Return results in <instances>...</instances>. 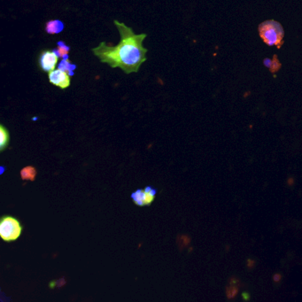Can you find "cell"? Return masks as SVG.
<instances>
[{"instance_id": "1", "label": "cell", "mask_w": 302, "mask_h": 302, "mask_svg": "<svg viewBox=\"0 0 302 302\" xmlns=\"http://www.w3.org/2000/svg\"><path fill=\"white\" fill-rule=\"evenodd\" d=\"M121 35V41L113 47L102 42L98 47L93 48V53L103 63L111 67H120L125 74L137 73L139 67L146 61V52L143 42L146 34L137 35L131 28L123 22L114 21Z\"/></svg>"}, {"instance_id": "2", "label": "cell", "mask_w": 302, "mask_h": 302, "mask_svg": "<svg viewBox=\"0 0 302 302\" xmlns=\"http://www.w3.org/2000/svg\"><path fill=\"white\" fill-rule=\"evenodd\" d=\"M258 30L262 40L269 47L276 46L277 48L282 47L285 32L279 22L273 20L264 21L259 25Z\"/></svg>"}, {"instance_id": "3", "label": "cell", "mask_w": 302, "mask_h": 302, "mask_svg": "<svg viewBox=\"0 0 302 302\" xmlns=\"http://www.w3.org/2000/svg\"><path fill=\"white\" fill-rule=\"evenodd\" d=\"M22 232L20 222L12 216H4L0 223V236L5 242L17 240Z\"/></svg>"}, {"instance_id": "4", "label": "cell", "mask_w": 302, "mask_h": 302, "mask_svg": "<svg viewBox=\"0 0 302 302\" xmlns=\"http://www.w3.org/2000/svg\"><path fill=\"white\" fill-rule=\"evenodd\" d=\"M59 57L53 51H43L39 56V66L43 71L51 73L55 69Z\"/></svg>"}, {"instance_id": "5", "label": "cell", "mask_w": 302, "mask_h": 302, "mask_svg": "<svg viewBox=\"0 0 302 302\" xmlns=\"http://www.w3.org/2000/svg\"><path fill=\"white\" fill-rule=\"evenodd\" d=\"M49 81L51 84L61 89H66L70 85V77L66 72L62 71L59 68L49 73Z\"/></svg>"}, {"instance_id": "6", "label": "cell", "mask_w": 302, "mask_h": 302, "mask_svg": "<svg viewBox=\"0 0 302 302\" xmlns=\"http://www.w3.org/2000/svg\"><path fill=\"white\" fill-rule=\"evenodd\" d=\"M134 203L139 207L150 206L154 200V195L145 191L144 190L139 189L131 194Z\"/></svg>"}, {"instance_id": "7", "label": "cell", "mask_w": 302, "mask_h": 302, "mask_svg": "<svg viewBox=\"0 0 302 302\" xmlns=\"http://www.w3.org/2000/svg\"><path fill=\"white\" fill-rule=\"evenodd\" d=\"M64 23L59 20H52L47 21L46 25V31L50 35H55L61 33L64 30Z\"/></svg>"}, {"instance_id": "8", "label": "cell", "mask_w": 302, "mask_h": 302, "mask_svg": "<svg viewBox=\"0 0 302 302\" xmlns=\"http://www.w3.org/2000/svg\"><path fill=\"white\" fill-rule=\"evenodd\" d=\"M263 64L265 67H268L270 69V71L271 73H277L280 68H281V63L278 61L277 56L275 54L273 59H270V58H266L263 60Z\"/></svg>"}, {"instance_id": "9", "label": "cell", "mask_w": 302, "mask_h": 302, "mask_svg": "<svg viewBox=\"0 0 302 302\" xmlns=\"http://www.w3.org/2000/svg\"><path fill=\"white\" fill-rule=\"evenodd\" d=\"M58 68L62 71L66 72L69 77L74 76V70L77 68V66L69 62L68 59H62V62H60Z\"/></svg>"}, {"instance_id": "10", "label": "cell", "mask_w": 302, "mask_h": 302, "mask_svg": "<svg viewBox=\"0 0 302 302\" xmlns=\"http://www.w3.org/2000/svg\"><path fill=\"white\" fill-rule=\"evenodd\" d=\"M21 179L24 181H31L33 182L36 179V170L34 167L32 166H28L25 167L24 169H21Z\"/></svg>"}, {"instance_id": "11", "label": "cell", "mask_w": 302, "mask_h": 302, "mask_svg": "<svg viewBox=\"0 0 302 302\" xmlns=\"http://www.w3.org/2000/svg\"><path fill=\"white\" fill-rule=\"evenodd\" d=\"M9 132L6 128L1 125L0 126V151H4L5 148H7L8 144H9Z\"/></svg>"}, {"instance_id": "12", "label": "cell", "mask_w": 302, "mask_h": 302, "mask_svg": "<svg viewBox=\"0 0 302 302\" xmlns=\"http://www.w3.org/2000/svg\"><path fill=\"white\" fill-rule=\"evenodd\" d=\"M70 48L66 46V44L64 42H58V48L54 49L53 51L56 53L59 58L62 59H68V52H69Z\"/></svg>"}, {"instance_id": "13", "label": "cell", "mask_w": 302, "mask_h": 302, "mask_svg": "<svg viewBox=\"0 0 302 302\" xmlns=\"http://www.w3.org/2000/svg\"><path fill=\"white\" fill-rule=\"evenodd\" d=\"M238 292V286H231L226 287V295L229 300H233L237 296Z\"/></svg>"}, {"instance_id": "14", "label": "cell", "mask_w": 302, "mask_h": 302, "mask_svg": "<svg viewBox=\"0 0 302 302\" xmlns=\"http://www.w3.org/2000/svg\"><path fill=\"white\" fill-rule=\"evenodd\" d=\"M65 284V279L64 278H62L61 280H58L57 282H52L50 284V287L51 288H54L55 286H63Z\"/></svg>"}, {"instance_id": "15", "label": "cell", "mask_w": 302, "mask_h": 302, "mask_svg": "<svg viewBox=\"0 0 302 302\" xmlns=\"http://www.w3.org/2000/svg\"><path fill=\"white\" fill-rule=\"evenodd\" d=\"M229 284H230L231 286H237V285L240 286V281H239V279H238V277H231V278L229 279Z\"/></svg>"}, {"instance_id": "16", "label": "cell", "mask_w": 302, "mask_h": 302, "mask_svg": "<svg viewBox=\"0 0 302 302\" xmlns=\"http://www.w3.org/2000/svg\"><path fill=\"white\" fill-rule=\"evenodd\" d=\"M256 261L254 260H253V259H248L247 260V263H246V266L247 268L249 269V270H252V269H254V267H255Z\"/></svg>"}, {"instance_id": "17", "label": "cell", "mask_w": 302, "mask_h": 302, "mask_svg": "<svg viewBox=\"0 0 302 302\" xmlns=\"http://www.w3.org/2000/svg\"><path fill=\"white\" fill-rule=\"evenodd\" d=\"M282 279V275L281 274H279V273H277V274H275L274 276H273V280L275 283H279V282L281 281Z\"/></svg>"}, {"instance_id": "18", "label": "cell", "mask_w": 302, "mask_h": 302, "mask_svg": "<svg viewBox=\"0 0 302 302\" xmlns=\"http://www.w3.org/2000/svg\"><path fill=\"white\" fill-rule=\"evenodd\" d=\"M242 298H243V300H245V301H248V300L250 299V295H249L248 292H243Z\"/></svg>"}, {"instance_id": "19", "label": "cell", "mask_w": 302, "mask_h": 302, "mask_svg": "<svg viewBox=\"0 0 302 302\" xmlns=\"http://www.w3.org/2000/svg\"><path fill=\"white\" fill-rule=\"evenodd\" d=\"M287 185H289V186H292V185H294V178L293 177L288 178L287 179Z\"/></svg>"}]
</instances>
